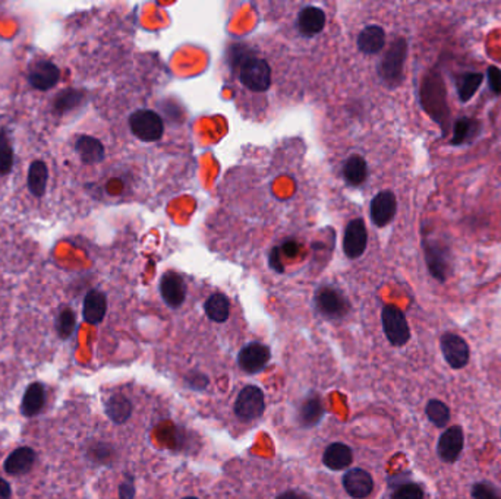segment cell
Instances as JSON below:
<instances>
[{"label":"cell","instance_id":"cell-43","mask_svg":"<svg viewBox=\"0 0 501 499\" xmlns=\"http://www.w3.org/2000/svg\"><path fill=\"white\" fill-rule=\"evenodd\" d=\"M271 267L274 268V270H277V271H283V265H282V262L280 261H278V249H273V252H271Z\"/></svg>","mask_w":501,"mask_h":499},{"label":"cell","instance_id":"cell-27","mask_svg":"<svg viewBox=\"0 0 501 499\" xmlns=\"http://www.w3.org/2000/svg\"><path fill=\"white\" fill-rule=\"evenodd\" d=\"M106 414L115 423H125L132 414L131 401L125 395H113L107 400L106 403Z\"/></svg>","mask_w":501,"mask_h":499},{"label":"cell","instance_id":"cell-34","mask_svg":"<svg viewBox=\"0 0 501 499\" xmlns=\"http://www.w3.org/2000/svg\"><path fill=\"white\" fill-rule=\"evenodd\" d=\"M13 167V149L5 131L0 129V174L10 173Z\"/></svg>","mask_w":501,"mask_h":499},{"label":"cell","instance_id":"cell-23","mask_svg":"<svg viewBox=\"0 0 501 499\" xmlns=\"http://www.w3.org/2000/svg\"><path fill=\"white\" fill-rule=\"evenodd\" d=\"M353 460L352 450L340 442H334L324 451L323 461L331 470H343L349 467Z\"/></svg>","mask_w":501,"mask_h":499},{"label":"cell","instance_id":"cell-17","mask_svg":"<svg viewBox=\"0 0 501 499\" xmlns=\"http://www.w3.org/2000/svg\"><path fill=\"white\" fill-rule=\"evenodd\" d=\"M107 311V299L104 293L99 290H90L86 299H84L82 316L86 322L91 325H99L106 316Z\"/></svg>","mask_w":501,"mask_h":499},{"label":"cell","instance_id":"cell-10","mask_svg":"<svg viewBox=\"0 0 501 499\" xmlns=\"http://www.w3.org/2000/svg\"><path fill=\"white\" fill-rule=\"evenodd\" d=\"M368 243V233L365 223L362 218L352 220L349 224L346 226L344 238H343V251L344 254L355 259L359 258L365 252Z\"/></svg>","mask_w":501,"mask_h":499},{"label":"cell","instance_id":"cell-29","mask_svg":"<svg viewBox=\"0 0 501 499\" xmlns=\"http://www.w3.org/2000/svg\"><path fill=\"white\" fill-rule=\"evenodd\" d=\"M204 309L207 316L214 322H225L229 318V300L225 295L214 293L207 299Z\"/></svg>","mask_w":501,"mask_h":499},{"label":"cell","instance_id":"cell-15","mask_svg":"<svg viewBox=\"0 0 501 499\" xmlns=\"http://www.w3.org/2000/svg\"><path fill=\"white\" fill-rule=\"evenodd\" d=\"M160 293L167 306L179 308L185 302L186 284L176 272H167L160 281Z\"/></svg>","mask_w":501,"mask_h":499},{"label":"cell","instance_id":"cell-3","mask_svg":"<svg viewBox=\"0 0 501 499\" xmlns=\"http://www.w3.org/2000/svg\"><path fill=\"white\" fill-rule=\"evenodd\" d=\"M242 84L255 92H262L271 85V69L262 59L248 58L241 63L239 72Z\"/></svg>","mask_w":501,"mask_h":499},{"label":"cell","instance_id":"cell-26","mask_svg":"<svg viewBox=\"0 0 501 499\" xmlns=\"http://www.w3.org/2000/svg\"><path fill=\"white\" fill-rule=\"evenodd\" d=\"M343 176L346 179V182L352 186L362 185L365 182V179L368 176L367 161L360 156H351L344 161Z\"/></svg>","mask_w":501,"mask_h":499},{"label":"cell","instance_id":"cell-19","mask_svg":"<svg viewBox=\"0 0 501 499\" xmlns=\"http://www.w3.org/2000/svg\"><path fill=\"white\" fill-rule=\"evenodd\" d=\"M324 25H326L324 10L315 6H308L301 10L298 18V28L303 35L312 37L318 33H321Z\"/></svg>","mask_w":501,"mask_h":499},{"label":"cell","instance_id":"cell-44","mask_svg":"<svg viewBox=\"0 0 501 499\" xmlns=\"http://www.w3.org/2000/svg\"><path fill=\"white\" fill-rule=\"evenodd\" d=\"M182 499H198V498H195V496H186V498H182Z\"/></svg>","mask_w":501,"mask_h":499},{"label":"cell","instance_id":"cell-42","mask_svg":"<svg viewBox=\"0 0 501 499\" xmlns=\"http://www.w3.org/2000/svg\"><path fill=\"white\" fill-rule=\"evenodd\" d=\"M12 495V491H10V486L9 483L0 477V499H9Z\"/></svg>","mask_w":501,"mask_h":499},{"label":"cell","instance_id":"cell-18","mask_svg":"<svg viewBox=\"0 0 501 499\" xmlns=\"http://www.w3.org/2000/svg\"><path fill=\"white\" fill-rule=\"evenodd\" d=\"M37 454L30 447H21L13 451L5 461V471L12 476L26 475L34 466Z\"/></svg>","mask_w":501,"mask_h":499},{"label":"cell","instance_id":"cell-4","mask_svg":"<svg viewBox=\"0 0 501 499\" xmlns=\"http://www.w3.org/2000/svg\"><path fill=\"white\" fill-rule=\"evenodd\" d=\"M129 128L132 133L141 141L152 142L159 141L161 138L164 124L161 117L156 112H151V110H138V112L132 113L129 117Z\"/></svg>","mask_w":501,"mask_h":499},{"label":"cell","instance_id":"cell-37","mask_svg":"<svg viewBox=\"0 0 501 499\" xmlns=\"http://www.w3.org/2000/svg\"><path fill=\"white\" fill-rule=\"evenodd\" d=\"M486 75H488L490 90L495 95H501V71L500 69L497 66H490L488 71H486Z\"/></svg>","mask_w":501,"mask_h":499},{"label":"cell","instance_id":"cell-25","mask_svg":"<svg viewBox=\"0 0 501 499\" xmlns=\"http://www.w3.org/2000/svg\"><path fill=\"white\" fill-rule=\"evenodd\" d=\"M86 99V94L81 90L75 88H66L62 90L53 100V110L58 115H65L67 112H72L77 107H79Z\"/></svg>","mask_w":501,"mask_h":499},{"label":"cell","instance_id":"cell-24","mask_svg":"<svg viewBox=\"0 0 501 499\" xmlns=\"http://www.w3.org/2000/svg\"><path fill=\"white\" fill-rule=\"evenodd\" d=\"M47 180H49L47 164L41 160L33 161L30 169H28L26 183H28V189H30V192L35 198L45 197L46 188H47Z\"/></svg>","mask_w":501,"mask_h":499},{"label":"cell","instance_id":"cell-14","mask_svg":"<svg viewBox=\"0 0 501 499\" xmlns=\"http://www.w3.org/2000/svg\"><path fill=\"white\" fill-rule=\"evenodd\" d=\"M397 211L396 197L390 190H383L371 201V220L375 226L384 227L392 221Z\"/></svg>","mask_w":501,"mask_h":499},{"label":"cell","instance_id":"cell-33","mask_svg":"<svg viewBox=\"0 0 501 499\" xmlns=\"http://www.w3.org/2000/svg\"><path fill=\"white\" fill-rule=\"evenodd\" d=\"M77 327V316L71 308H65L59 312L58 320H56V331L61 338L66 340L72 336Z\"/></svg>","mask_w":501,"mask_h":499},{"label":"cell","instance_id":"cell-39","mask_svg":"<svg viewBox=\"0 0 501 499\" xmlns=\"http://www.w3.org/2000/svg\"><path fill=\"white\" fill-rule=\"evenodd\" d=\"M298 251H299V245L295 242V240H289L283 245V252L286 256L289 258H294L298 255Z\"/></svg>","mask_w":501,"mask_h":499},{"label":"cell","instance_id":"cell-41","mask_svg":"<svg viewBox=\"0 0 501 499\" xmlns=\"http://www.w3.org/2000/svg\"><path fill=\"white\" fill-rule=\"evenodd\" d=\"M91 454L95 457L97 460L104 461V459L107 455H110V450L106 445H97L95 448L91 450Z\"/></svg>","mask_w":501,"mask_h":499},{"label":"cell","instance_id":"cell-6","mask_svg":"<svg viewBox=\"0 0 501 499\" xmlns=\"http://www.w3.org/2000/svg\"><path fill=\"white\" fill-rule=\"evenodd\" d=\"M264 394L258 386L248 385L239 393L234 403V413L244 422L258 419L264 413Z\"/></svg>","mask_w":501,"mask_h":499},{"label":"cell","instance_id":"cell-12","mask_svg":"<svg viewBox=\"0 0 501 499\" xmlns=\"http://www.w3.org/2000/svg\"><path fill=\"white\" fill-rule=\"evenodd\" d=\"M315 303L319 312L327 318H333V320L344 316L347 311H349V303H347V300L337 290L331 287H323L321 290H318Z\"/></svg>","mask_w":501,"mask_h":499},{"label":"cell","instance_id":"cell-13","mask_svg":"<svg viewBox=\"0 0 501 499\" xmlns=\"http://www.w3.org/2000/svg\"><path fill=\"white\" fill-rule=\"evenodd\" d=\"M463 443H465V438L461 426H452L449 429H445L443 435L440 436L437 445L440 459L444 463H454L462 454Z\"/></svg>","mask_w":501,"mask_h":499},{"label":"cell","instance_id":"cell-11","mask_svg":"<svg viewBox=\"0 0 501 499\" xmlns=\"http://www.w3.org/2000/svg\"><path fill=\"white\" fill-rule=\"evenodd\" d=\"M271 352L266 344L250 343L239 352L238 365L246 373H258L270 362Z\"/></svg>","mask_w":501,"mask_h":499},{"label":"cell","instance_id":"cell-38","mask_svg":"<svg viewBox=\"0 0 501 499\" xmlns=\"http://www.w3.org/2000/svg\"><path fill=\"white\" fill-rule=\"evenodd\" d=\"M135 496V486H134V480L131 476H128L125 479V482H122L120 488H119V498L120 499H134Z\"/></svg>","mask_w":501,"mask_h":499},{"label":"cell","instance_id":"cell-21","mask_svg":"<svg viewBox=\"0 0 501 499\" xmlns=\"http://www.w3.org/2000/svg\"><path fill=\"white\" fill-rule=\"evenodd\" d=\"M46 404V390L40 382H34L26 388L22 398L21 411L26 418H33L43 410Z\"/></svg>","mask_w":501,"mask_h":499},{"label":"cell","instance_id":"cell-8","mask_svg":"<svg viewBox=\"0 0 501 499\" xmlns=\"http://www.w3.org/2000/svg\"><path fill=\"white\" fill-rule=\"evenodd\" d=\"M443 356L453 369H462L469 362V345L468 343L453 332H445L440 340Z\"/></svg>","mask_w":501,"mask_h":499},{"label":"cell","instance_id":"cell-40","mask_svg":"<svg viewBox=\"0 0 501 499\" xmlns=\"http://www.w3.org/2000/svg\"><path fill=\"white\" fill-rule=\"evenodd\" d=\"M277 499H311V498L301 491H287L282 495H278Z\"/></svg>","mask_w":501,"mask_h":499},{"label":"cell","instance_id":"cell-16","mask_svg":"<svg viewBox=\"0 0 501 499\" xmlns=\"http://www.w3.org/2000/svg\"><path fill=\"white\" fill-rule=\"evenodd\" d=\"M344 491L355 499H364L371 495L374 480L368 471L362 468H352L343 476Z\"/></svg>","mask_w":501,"mask_h":499},{"label":"cell","instance_id":"cell-28","mask_svg":"<svg viewBox=\"0 0 501 499\" xmlns=\"http://www.w3.org/2000/svg\"><path fill=\"white\" fill-rule=\"evenodd\" d=\"M479 132V122L472 117H461L457 119L453 128V145H463L470 142Z\"/></svg>","mask_w":501,"mask_h":499},{"label":"cell","instance_id":"cell-35","mask_svg":"<svg viewBox=\"0 0 501 499\" xmlns=\"http://www.w3.org/2000/svg\"><path fill=\"white\" fill-rule=\"evenodd\" d=\"M393 499H424V491L416 483H405L393 492Z\"/></svg>","mask_w":501,"mask_h":499},{"label":"cell","instance_id":"cell-20","mask_svg":"<svg viewBox=\"0 0 501 499\" xmlns=\"http://www.w3.org/2000/svg\"><path fill=\"white\" fill-rule=\"evenodd\" d=\"M75 149L84 164H97L104 160V147L94 136H79L75 142Z\"/></svg>","mask_w":501,"mask_h":499},{"label":"cell","instance_id":"cell-31","mask_svg":"<svg viewBox=\"0 0 501 499\" xmlns=\"http://www.w3.org/2000/svg\"><path fill=\"white\" fill-rule=\"evenodd\" d=\"M482 74L479 72H466L463 74L457 81V94L459 99L463 103H468L475 92L478 91V88L482 84Z\"/></svg>","mask_w":501,"mask_h":499},{"label":"cell","instance_id":"cell-5","mask_svg":"<svg viewBox=\"0 0 501 499\" xmlns=\"http://www.w3.org/2000/svg\"><path fill=\"white\" fill-rule=\"evenodd\" d=\"M424 104L425 108L429 112L440 124L445 126V120L449 119V110L445 104V87L438 76H433V79L425 81L424 88Z\"/></svg>","mask_w":501,"mask_h":499},{"label":"cell","instance_id":"cell-30","mask_svg":"<svg viewBox=\"0 0 501 499\" xmlns=\"http://www.w3.org/2000/svg\"><path fill=\"white\" fill-rule=\"evenodd\" d=\"M324 414V409L321 401L317 395H311L306 398L299 409V420L303 426H314L321 420Z\"/></svg>","mask_w":501,"mask_h":499},{"label":"cell","instance_id":"cell-22","mask_svg":"<svg viewBox=\"0 0 501 499\" xmlns=\"http://www.w3.org/2000/svg\"><path fill=\"white\" fill-rule=\"evenodd\" d=\"M385 44V33L379 25H369L358 35V47L367 54H375Z\"/></svg>","mask_w":501,"mask_h":499},{"label":"cell","instance_id":"cell-9","mask_svg":"<svg viewBox=\"0 0 501 499\" xmlns=\"http://www.w3.org/2000/svg\"><path fill=\"white\" fill-rule=\"evenodd\" d=\"M61 79V69L58 65L47 59L37 60L28 72V82L34 90L49 91L58 85Z\"/></svg>","mask_w":501,"mask_h":499},{"label":"cell","instance_id":"cell-36","mask_svg":"<svg viewBox=\"0 0 501 499\" xmlns=\"http://www.w3.org/2000/svg\"><path fill=\"white\" fill-rule=\"evenodd\" d=\"M472 496L473 499H501V493L497 491V488L486 482L477 483L472 489Z\"/></svg>","mask_w":501,"mask_h":499},{"label":"cell","instance_id":"cell-7","mask_svg":"<svg viewBox=\"0 0 501 499\" xmlns=\"http://www.w3.org/2000/svg\"><path fill=\"white\" fill-rule=\"evenodd\" d=\"M424 251L429 274L441 283L445 281L450 271L449 249L438 242L424 240Z\"/></svg>","mask_w":501,"mask_h":499},{"label":"cell","instance_id":"cell-32","mask_svg":"<svg viewBox=\"0 0 501 499\" xmlns=\"http://www.w3.org/2000/svg\"><path fill=\"white\" fill-rule=\"evenodd\" d=\"M427 416L431 423L437 427H444L450 420V410L440 400H431L427 404Z\"/></svg>","mask_w":501,"mask_h":499},{"label":"cell","instance_id":"cell-1","mask_svg":"<svg viewBox=\"0 0 501 499\" xmlns=\"http://www.w3.org/2000/svg\"><path fill=\"white\" fill-rule=\"evenodd\" d=\"M408 54V43L405 38H396L392 47L385 53L379 67V74L384 84L388 87H396L403 78V65Z\"/></svg>","mask_w":501,"mask_h":499},{"label":"cell","instance_id":"cell-2","mask_svg":"<svg viewBox=\"0 0 501 499\" xmlns=\"http://www.w3.org/2000/svg\"><path fill=\"white\" fill-rule=\"evenodd\" d=\"M383 329L387 340L396 347L405 345L411 338V329L406 321V316L399 308L393 304H387L381 312Z\"/></svg>","mask_w":501,"mask_h":499}]
</instances>
